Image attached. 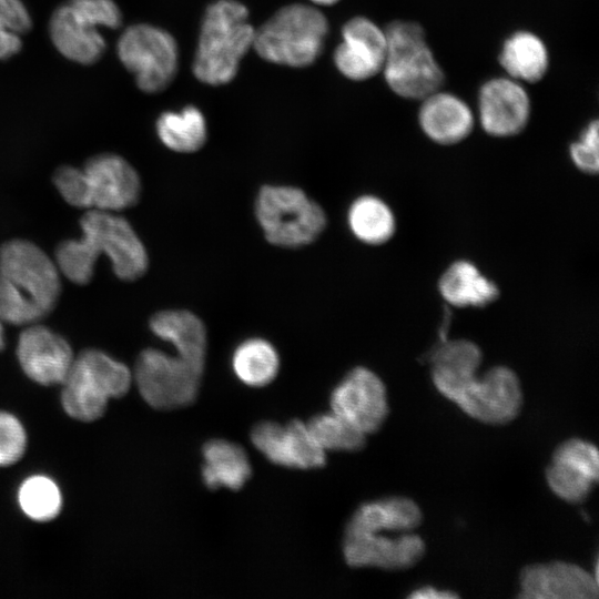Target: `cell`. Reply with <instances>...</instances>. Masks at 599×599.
Instances as JSON below:
<instances>
[{
    "label": "cell",
    "mask_w": 599,
    "mask_h": 599,
    "mask_svg": "<svg viewBox=\"0 0 599 599\" xmlns=\"http://www.w3.org/2000/svg\"><path fill=\"white\" fill-rule=\"evenodd\" d=\"M428 361L436 389L471 418L504 425L520 414L524 396L517 374L495 366L478 376L483 353L474 342L444 339Z\"/></svg>",
    "instance_id": "cell-1"
},
{
    "label": "cell",
    "mask_w": 599,
    "mask_h": 599,
    "mask_svg": "<svg viewBox=\"0 0 599 599\" xmlns=\"http://www.w3.org/2000/svg\"><path fill=\"white\" fill-rule=\"evenodd\" d=\"M423 512L415 500L389 496L362 504L348 520L343 539L346 564L353 568L403 570L415 566L426 552L415 532Z\"/></svg>",
    "instance_id": "cell-2"
},
{
    "label": "cell",
    "mask_w": 599,
    "mask_h": 599,
    "mask_svg": "<svg viewBox=\"0 0 599 599\" xmlns=\"http://www.w3.org/2000/svg\"><path fill=\"white\" fill-rule=\"evenodd\" d=\"M80 226L79 240L63 241L55 250V264L71 282H90L95 261L102 254L110 258L120 280L133 281L146 272V250L125 219L109 211L88 210Z\"/></svg>",
    "instance_id": "cell-3"
},
{
    "label": "cell",
    "mask_w": 599,
    "mask_h": 599,
    "mask_svg": "<svg viewBox=\"0 0 599 599\" xmlns=\"http://www.w3.org/2000/svg\"><path fill=\"white\" fill-rule=\"evenodd\" d=\"M255 28L247 8L236 0H215L202 19L192 71L209 85L230 83L240 62L253 48Z\"/></svg>",
    "instance_id": "cell-4"
},
{
    "label": "cell",
    "mask_w": 599,
    "mask_h": 599,
    "mask_svg": "<svg viewBox=\"0 0 599 599\" xmlns=\"http://www.w3.org/2000/svg\"><path fill=\"white\" fill-rule=\"evenodd\" d=\"M53 182L71 205L89 210L120 211L138 202V172L122 156L102 153L87 160L82 169L60 166Z\"/></svg>",
    "instance_id": "cell-5"
},
{
    "label": "cell",
    "mask_w": 599,
    "mask_h": 599,
    "mask_svg": "<svg viewBox=\"0 0 599 599\" xmlns=\"http://www.w3.org/2000/svg\"><path fill=\"white\" fill-rule=\"evenodd\" d=\"M328 21L314 6L292 3L255 29L253 49L265 61L305 68L322 54Z\"/></svg>",
    "instance_id": "cell-6"
},
{
    "label": "cell",
    "mask_w": 599,
    "mask_h": 599,
    "mask_svg": "<svg viewBox=\"0 0 599 599\" xmlns=\"http://www.w3.org/2000/svg\"><path fill=\"white\" fill-rule=\"evenodd\" d=\"M387 49L382 73L393 93L422 100L440 90L445 73L415 21L395 20L385 28Z\"/></svg>",
    "instance_id": "cell-7"
},
{
    "label": "cell",
    "mask_w": 599,
    "mask_h": 599,
    "mask_svg": "<svg viewBox=\"0 0 599 599\" xmlns=\"http://www.w3.org/2000/svg\"><path fill=\"white\" fill-rule=\"evenodd\" d=\"M132 378L123 363L105 353L82 351L62 382V406L72 418L93 422L104 414L110 398L126 394Z\"/></svg>",
    "instance_id": "cell-8"
},
{
    "label": "cell",
    "mask_w": 599,
    "mask_h": 599,
    "mask_svg": "<svg viewBox=\"0 0 599 599\" xmlns=\"http://www.w3.org/2000/svg\"><path fill=\"white\" fill-rule=\"evenodd\" d=\"M121 22L122 13L114 0H67L52 12L49 34L63 57L92 64L106 49L98 27L116 29Z\"/></svg>",
    "instance_id": "cell-9"
},
{
    "label": "cell",
    "mask_w": 599,
    "mask_h": 599,
    "mask_svg": "<svg viewBox=\"0 0 599 599\" xmlns=\"http://www.w3.org/2000/svg\"><path fill=\"white\" fill-rule=\"evenodd\" d=\"M255 213L266 240L283 247L312 243L326 224L323 209L294 186H263L256 199Z\"/></svg>",
    "instance_id": "cell-10"
},
{
    "label": "cell",
    "mask_w": 599,
    "mask_h": 599,
    "mask_svg": "<svg viewBox=\"0 0 599 599\" xmlns=\"http://www.w3.org/2000/svg\"><path fill=\"white\" fill-rule=\"evenodd\" d=\"M116 52L122 64L134 75L145 93H160L174 80L179 69V47L167 31L148 23H136L120 35Z\"/></svg>",
    "instance_id": "cell-11"
},
{
    "label": "cell",
    "mask_w": 599,
    "mask_h": 599,
    "mask_svg": "<svg viewBox=\"0 0 599 599\" xmlns=\"http://www.w3.org/2000/svg\"><path fill=\"white\" fill-rule=\"evenodd\" d=\"M203 370L177 354L146 348L138 356L133 377L150 406L175 409L195 400Z\"/></svg>",
    "instance_id": "cell-12"
},
{
    "label": "cell",
    "mask_w": 599,
    "mask_h": 599,
    "mask_svg": "<svg viewBox=\"0 0 599 599\" xmlns=\"http://www.w3.org/2000/svg\"><path fill=\"white\" fill-rule=\"evenodd\" d=\"M0 274L45 314L61 291L59 268L35 244L11 240L0 246Z\"/></svg>",
    "instance_id": "cell-13"
},
{
    "label": "cell",
    "mask_w": 599,
    "mask_h": 599,
    "mask_svg": "<svg viewBox=\"0 0 599 599\" xmlns=\"http://www.w3.org/2000/svg\"><path fill=\"white\" fill-rule=\"evenodd\" d=\"M331 407L364 434L380 429L389 413L385 384L366 367H355L336 385Z\"/></svg>",
    "instance_id": "cell-14"
},
{
    "label": "cell",
    "mask_w": 599,
    "mask_h": 599,
    "mask_svg": "<svg viewBox=\"0 0 599 599\" xmlns=\"http://www.w3.org/2000/svg\"><path fill=\"white\" fill-rule=\"evenodd\" d=\"M531 100L521 82L507 75L485 81L477 94V118L494 138H511L529 123Z\"/></svg>",
    "instance_id": "cell-15"
},
{
    "label": "cell",
    "mask_w": 599,
    "mask_h": 599,
    "mask_svg": "<svg viewBox=\"0 0 599 599\" xmlns=\"http://www.w3.org/2000/svg\"><path fill=\"white\" fill-rule=\"evenodd\" d=\"M545 476L560 499L570 504L583 501L599 478L597 447L581 438L564 440L554 450Z\"/></svg>",
    "instance_id": "cell-16"
},
{
    "label": "cell",
    "mask_w": 599,
    "mask_h": 599,
    "mask_svg": "<svg viewBox=\"0 0 599 599\" xmlns=\"http://www.w3.org/2000/svg\"><path fill=\"white\" fill-rule=\"evenodd\" d=\"M251 441L271 463L296 469H315L326 464L324 451L312 437L306 423L286 425L261 422L251 432Z\"/></svg>",
    "instance_id": "cell-17"
},
{
    "label": "cell",
    "mask_w": 599,
    "mask_h": 599,
    "mask_svg": "<svg viewBox=\"0 0 599 599\" xmlns=\"http://www.w3.org/2000/svg\"><path fill=\"white\" fill-rule=\"evenodd\" d=\"M342 38L333 60L345 78L365 81L382 73L387 49L384 29L370 19L358 16L343 26Z\"/></svg>",
    "instance_id": "cell-18"
},
{
    "label": "cell",
    "mask_w": 599,
    "mask_h": 599,
    "mask_svg": "<svg viewBox=\"0 0 599 599\" xmlns=\"http://www.w3.org/2000/svg\"><path fill=\"white\" fill-rule=\"evenodd\" d=\"M582 567L566 561L525 566L519 573L520 592L526 599H597L598 581Z\"/></svg>",
    "instance_id": "cell-19"
},
{
    "label": "cell",
    "mask_w": 599,
    "mask_h": 599,
    "mask_svg": "<svg viewBox=\"0 0 599 599\" xmlns=\"http://www.w3.org/2000/svg\"><path fill=\"white\" fill-rule=\"evenodd\" d=\"M17 355L27 376L42 385L62 384L74 359L69 343L38 323L21 332Z\"/></svg>",
    "instance_id": "cell-20"
},
{
    "label": "cell",
    "mask_w": 599,
    "mask_h": 599,
    "mask_svg": "<svg viewBox=\"0 0 599 599\" xmlns=\"http://www.w3.org/2000/svg\"><path fill=\"white\" fill-rule=\"evenodd\" d=\"M417 121L423 133L440 145L464 141L476 122L474 111L465 100L441 90L420 100Z\"/></svg>",
    "instance_id": "cell-21"
},
{
    "label": "cell",
    "mask_w": 599,
    "mask_h": 599,
    "mask_svg": "<svg viewBox=\"0 0 599 599\" xmlns=\"http://www.w3.org/2000/svg\"><path fill=\"white\" fill-rule=\"evenodd\" d=\"M152 332L171 343L176 354L204 369L206 357V329L202 321L185 309L161 311L150 319Z\"/></svg>",
    "instance_id": "cell-22"
},
{
    "label": "cell",
    "mask_w": 599,
    "mask_h": 599,
    "mask_svg": "<svg viewBox=\"0 0 599 599\" xmlns=\"http://www.w3.org/2000/svg\"><path fill=\"white\" fill-rule=\"evenodd\" d=\"M498 61L507 77L521 83H537L547 74L550 57L538 34L517 30L504 40Z\"/></svg>",
    "instance_id": "cell-23"
},
{
    "label": "cell",
    "mask_w": 599,
    "mask_h": 599,
    "mask_svg": "<svg viewBox=\"0 0 599 599\" xmlns=\"http://www.w3.org/2000/svg\"><path fill=\"white\" fill-rule=\"evenodd\" d=\"M438 290L456 307H484L499 295L497 285L469 261H456L443 273Z\"/></svg>",
    "instance_id": "cell-24"
},
{
    "label": "cell",
    "mask_w": 599,
    "mask_h": 599,
    "mask_svg": "<svg viewBox=\"0 0 599 599\" xmlns=\"http://www.w3.org/2000/svg\"><path fill=\"white\" fill-rule=\"evenodd\" d=\"M204 464L202 479L210 489L226 487L237 490L252 475L245 450L229 440H209L202 449Z\"/></svg>",
    "instance_id": "cell-25"
},
{
    "label": "cell",
    "mask_w": 599,
    "mask_h": 599,
    "mask_svg": "<svg viewBox=\"0 0 599 599\" xmlns=\"http://www.w3.org/2000/svg\"><path fill=\"white\" fill-rule=\"evenodd\" d=\"M161 142L172 151L192 153L206 142V121L197 108L186 105L180 112H163L156 121Z\"/></svg>",
    "instance_id": "cell-26"
},
{
    "label": "cell",
    "mask_w": 599,
    "mask_h": 599,
    "mask_svg": "<svg viewBox=\"0 0 599 599\" xmlns=\"http://www.w3.org/2000/svg\"><path fill=\"white\" fill-rule=\"evenodd\" d=\"M347 221L354 236L369 245L386 243L396 230L392 209L374 195L356 199L348 209Z\"/></svg>",
    "instance_id": "cell-27"
},
{
    "label": "cell",
    "mask_w": 599,
    "mask_h": 599,
    "mask_svg": "<svg viewBox=\"0 0 599 599\" xmlns=\"http://www.w3.org/2000/svg\"><path fill=\"white\" fill-rule=\"evenodd\" d=\"M232 368L243 384L263 387L276 377L280 369V356L270 342L250 338L235 348Z\"/></svg>",
    "instance_id": "cell-28"
},
{
    "label": "cell",
    "mask_w": 599,
    "mask_h": 599,
    "mask_svg": "<svg viewBox=\"0 0 599 599\" xmlns=\"http://www.w3.org/2000/svg\"><path fill=\"white\" fill-rule=\"evenodd\" d=\"M306 425L324 451H357L366 444L367 435L333 410L312 417Z\"/></svg>",
    "instance_id": "cell-29"
},
{
    "label": "cell",
    "mask_w": 599,
    "mask_h": 599,
    "mask_svg": "<svg viewBox=\"0 0 599 599\" xmlns=\"http://www.w3.org/2000/svg\"><path fill=\"white\" fill-rule=\"evenodd\" d=\"M18 502L21 510L32 520L50 521L62 506V496L58 485L48 476L33 475L20 485Z\"/></svg>",
    "instance_id": "cell-30"
},
{
    "label": "cell",
    "mask_w": 599,
    "mask_h": 599,
    "mask_svg": "<svg viewBox=\"0 0 599 599\" xmlns=\"http://www.w3.org/2000/svg\"><path fill=\"white\" fill-rule=\"evenodd\" d=\"M47 314L0 274V319L13 325L38 323Z\"/></svg>",
    "instance_id": "cell-31"
},
{
    "label": "cell",
    "mask_w": 599,
    "mask_h": 599,
    "mask_svg": "<svg viewBox=\"0 0 599 599\" xmlns=\"http://www.w3.org/2000/svg\"><path fill=\"white\" fill-rule=\"evenodd\" d=\"M575 166L583 173L596 174L599 169V123L593 119L580 132L578 140L569 146Z\"/></svg>",
    "instance_id": "cell-32"
},
{
    "label": "cell",
    "mask_w": 599,
    "mask_h": 599,
    "mask_svg": "<svg viewBox=\"0 0 599 599\" xmlns=\"http://www.w3.org/2000/svg\"><path fill=\"white\" fill-rule=\"evenodd\" d=\"M27 435L17 417L7 412H0V466L17 463L24 454Z\"/></svg>",
    "instance_id": "cell-33"
},
{
    "label": "cell",
    "mask_w": 599,
    "mask_h": 599,
    "mask_svg": "<svg viewBox=\"0 0 599 599\" xmlns=\"http://www.w3.org/2000/svg\"><path fill=\"white\" fill-rule=\"evenodd\" d=\"M0 20L21 37L32 27L30 13L21 0H0Z\"/></svg>",
    "instance_id": "cell-34"
},
{
    "label": "cell",
    "mask_w": 599,
    "mask_h": 599,
    "mask_svg": "<svg viewBox=\"0 0 599 599\" xmlns=\"http://www.w3.org/2000/svg\"><path fill=\"white\" fill-rule=\"evenodd\" d=\"M22 49L21 35L0 20V60H7Z\"/></svg>",
    "instance_id": "cell-35"
},
{
    "label": "cell",
    "mask_w": 599,
    "mask_h": 599,
    "mask_svg": "<svg viewBox=\"0 0 599 599\" xmlns=\"http://www.w3.org/2000/svg\"><path fill=\"white\" fill-rule=\"evenodd\" d=\"M458 597L459 596L451 590L438 589L433 586L420 587L408 595V598L410 599H453Z\"/></svg>",
    "instance_id": "cell-36"
},
{
    "label": "cell",
    "mask_w": 599,
    "mask_h": 599,
    "mask_svg": "<svg viewBox=\"0 0 599 599\" xmlns=\"http://www.w3.org/2000/svg\"><path fill=\"white\" fill-rule=\"evenodd\" d=\"M309 1L318 6H333L337 3L339 0H309Z\"/></svg>",
    "instance_id": "cell-37"
},
{
    "label": "cell",
    "mask_w": 599,
    "mask_h": 599,
    "mask_svg": "<svg viewBox=\"0 0 599 599\" xmlns=\"http://www.w3.org/2000/svg\"><path fill=\"white\" fill-rule=\"evenodd\" d=\"M3 345H4L3 328H2V322L0 319V349L3 348Z\"/></svg>",
    "instance_id": "cell-38"
}]
</instances>
